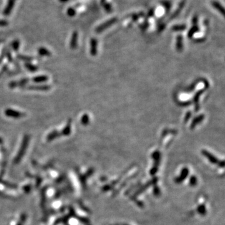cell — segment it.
Returning a JSON list of instances; mask_svg holds the SVG:
<instances>
[{"mask_svg":"<svg viewBox=\"0 0 225 225\" xmlns=\"http://www.w3.org/2000/svg\"><path fill=\"white\" fill-rule=\"evenodd\" d=\"M209 6L211 9L216 11L223 18L224 17V7L223 4L219 0H210Z\"/></svg>","mask_w":225,"mask_h":225,"instance_id":"6da1fadb","label":"cell"},{"mask_svg":"<svg viewBox=\"0 0 225 225\" xmlns=\"http://www.w3.org/2000/svg\"><path fill=\"white\" fill-rule=\"evenodd\" d=\"M118 17H116V16L111 17V18H109V20H108L106 21H104V23L101 24V25H100L99 26H98L97 28H96L95 31L98 33H101L106 29H107V28L113 26L114 24L118 22Z\"/></svg>","mask_w":225,"mask_h":225,"instance_id":"7a4b0ae2","label":"cell"},{"mask_svg":"<svg viewBox=\"0 0 225 225\" xmlns=\"http://www.w3.org/2000/svg\"><path fill=\"white\" fill-rule=\"evenodd\" d=\"M100 5L103 10L107 13H112L115 9L114 0H100Z\"/></svg>","mask_w":225,"mask_h":225,"instance_id":"3957f363","label":"cell"},{"mask_svg":"<svg viewBox=\"0 0 225 225\" xmlns=\"http://www.w3.org/2000/svg\"><path fill=\"white\" fill-rule=\"evenodd\" d=\"M4 114L8 117H10L13 118H20L25 116V114L22 112L18 111L17 110H14L13 109H6L4 111Z\"/></svg>","mask_w":225,"mask_h":225,"instance_id":"277c9868","label":"cell"},{"mask_svg":"<svg viewBox=\"0 0 225 225\" xmlns=\"http://www.w3.org/2000/svg\"><path fill=\"white\" fill-rule=\"evenodd\" d=\"M30 79L28 78H24L21 79L20 81H12L10 83H9V87L11 88H15L17 87H25L26 84L28 83Z\"/></svg>","mask_w":225,"mask_h":225,"instance_id":"5b68a950","label":"cell"},{"mask_svg":"<svg viewBox=\"0 0 225 225\" xmlns=\"http://www.w3.org/2000/svg\"><path fill=\"white\" fill-rule=\"evenodd\" d=\"M27 89L36 91H48L51 89V86L49 85H30L26 87Z\"/></svg>","mask_w":225,"mask_h":225,"instance_id":"8992f818","label":"cell"},{"mask_svg":"<svg viewBox=\"0 0 225 225\" xmlns=\"http://www.w3.org/2000/svg\"><path fill=\"white\" fill-rule=\"evenodd\" d=\"M91 48L90 53L92 56H96L97 54V48H98V41L95 38H92L90 41Z\"/></svg>","mask_w":225,"mask_h":225,"instance_id":"52a82bcc","label":"cell"},{"mask_svg":"<svg viewBox=\"0 0 225 225\" xmlns=\"http://www.w3.org/2000/svg\"><path fill=\"white\" fill-rule=\"evenodd\" d=\"M200 31V28L198 26V23L196 25H192V26L190 28V30L188 32V37L189 38H192L193 36L198 32Z\"/></svg>","mask_w":225,"mask_h":225,"instance_id":"ba28073f","label":"cell"},{"mask_svg":"<svg viewBox=\"0 0 225 225\" xmlns=\"http://www.w3.org/2000/svg\"><path fill=\"white\" fill-rule=\"evenodd\" d=\"M204 114H201V115H199L197 117H196L195 118H194L192 123H191V126H190V128L191 129V130L194 129L198 124L202 123L204 119Z\"/></svg>","mask_w":225,"mask_h":225,"instance_id":"9c48e42d","label":"cell"},{"mask_svg":"<svg viewBox=\"0 0 225 225\" xmlns=\"http://www.w3.org/2000/svg\"><path fill=\"white\" fill-rule=\"evenodd\" d=\"M70 48L71 49H75L77 47L78 45V33L77 32H74L73 34L72 35V37H71V40L70 41Z\"/></svg>","mask_w":225,"mask_h":225,"instance_id":"30bf717a","label":"cell"},{"mask_svg":"<svg viewBox=\"0 0 225 225\" xmlns=\"http://www.w3.org/2000/svg\"><path fill=\"white\" fill-rule=\"evenodd\" d=\"M186 28H187V25L186 24H178L172 26L171 30L174 32H181L185 31Z\"/></svg>","mask_w":225,"mask_h":225,"instance_id":"8fae6325","label":"cell"},{"mask_svg":"<svg viewBox=\"0 0 225 225\" xmlns=\"http://www.w3.org/2000/svg\"><path fill=\"white\" fill-rule=\"evenodd\" d=\"M183 38L179 35L176 37V48L178 51H181L183 48Z\"/></svg>","mask_w":225,"mask_h":225,"instance_id":"7c38bea8","label":"cell"},{"mask_svg":"<svg viewBox=\"0 0 225 225\" xmlns=\"http://www.w3.org/2000/svg\"><path fill=\"white\" fill-rule=\"evenodd\" d=\"M71 120L70 119L69 121L67 123L66 126L62 130L61 133H60L61 135H63V136H68L71 133Z\"/></svg>","mask_w":225,"mask_h":225,"instance_id":"4fadbf2b","label":"cell"},{"mask_svg":"<svg viewBox=\"0 0 225 225\" xmlns=\"http://www.w3.org/2000/svg\"><path fill=\"white\" fill-rule=\"evenodd\" d=\"M48 79V77L46 75H42V76H35V77L32 78V81L33 82L39 83H43L46 82Z\"/></svg>","mask_w":225,"mask_h":225,"instance_id":"5bb4252c","label":"cell"},{"mask_svg":"<svg viewBox=\"0 0 225 225\" xmlns=\"http://www.w3.org/2000/svg\"><path fill=\"white\" fill-rule=\"evenodd\" d=\"M38 54H39L40 55L43 56H50L51 55V52L48 50H47L46 48L43 47L40 48L38 49Z\"/></svg>","mask_w":225,"mask_h":225,"instance_id":"9a60e30c","label":"cell"},{"mask_svg":"<svg viewBox=\"0 0 225 225\" xmlns=\"http://www.w3.org/2000/svg\"><path fill=\"white\" fill-rule=\"evenodd\" d=\"M204 92V89H201L199 90V92H198L197 93H196L194 97V103L196 104V111H198V101H199V98L200 97L201 94H202Z\"/></svg>","mask_w":225,"mask_h":225,"instance_id":"2e32d148","label":"cell"},{"mask_svg":"<svg viewBox=\"0 0 225 225\" xmlns=\"http://www.w3.org/2000/svg\"><path fill=\"white\" fill-rule=\"evenodd\" d=\"M15 3V0H9V2L8 3V6L6 7V9L4 10V15H8L9 13L11 12V9L13 7V4Z\"/></svg>","mask_w":225,"mask_h":225,"instance_id":"e0dca14e","label":"cell"},{"mask_svg":"<svg viewBox=\"0 0 225 225\" xmlns=\"http://www.w3.org/2000/svg\"><path fill=\"white\" fill-rule=\"evenodd\" d=\"M60 135H61L60 133H59L58 131H57L55 130V131H52L51 133L49 134L48 135V136H47V140H48V141H51V140H53V139L56 138L57 137H58V136H61Z\"/></svg>","mask_w":225,"mask_h":225,"instance_id":"ac0fdd59","label":"cell"},{"mask_svg":"<svg viewBox=\"0 0 225 225\" xmlns=\"http://www.w3.org/2000/svg\"><path fill=\"white\" fill-rule=\"evenodd\" d=\"M25 67L26 68V69L28 70H29L30 71H31V72H35V71H36L38 69V66H35V65H33L30 63H25Z\"/></svg>","mask_w":225,"mask_h":225,"instance_id":"d6986e66","label":"cell"},{"mask_svg":"<svg viewBox=\"0 0 225 225\" xmlns=\"http://www.w3.org/2000/svg\"><path fill=\"white\" fill-rule=\"evenodd\" d=\"M81 122L84 126L87 125V124L89 123V118L87 114H84V115L82 116V118H81Z\"/></svg>","mask_w":225,"mask_h":225,"instance_id":"ffe728a7","label":"cell"},{"mask_svg":"<svg viewBox=\"0 0 225 225\" xmlns=\"http://www.w3.org/2000/svg\"><path fill=\"white\" fill-rule=\"evenodd\" d=\"M18 58L22 61H31L33 60V58H31V57L23 56V55H18Z\"/></svg>","mask_w":225,"mask_h":225,"instance_id":"44dd1931","label":"cell"},{"mask_svg":"<svg viewBox=\"0 0 225 225\" xmlns=\"http://www.w3.org/2000/svg\"><path fill=\"white\" fill-rule=\"evenodd\" d=\"M12 47L14 50L17 51L19 48V47H20V41L18 40H16L14 41L12 44Z\"/></svg>","mask_w":225,"mask_h":225,"instance_id":"7402d4cb","label":"cell"},{"mask_svg":"<svg viewBox=\"0 0 225 225\" xmlns=\"http://www.w3.org/2000/svg\"><path fill=\"white\" fill-rule=\"evenodd\" d=\"M191 112L189 111V112H188L187 113H186L185 118V123L187 122L189 120V119L191 118Z\"/></svg>","mask_w":225,"mask_h":225,"instance_id":"603a6c76","label":"cell"},{"mask_svg":"<svg viewBox=\"0 0 225 225\" xmlns=\"http://www.w3.org/2000/svg\"><path fill=\"white\" fill-rule=\"evenodd\" d=\"M8 22L4 20H0V26H7Z\"/></svg>","mask_w":225,"mask_h":225,"instance_id":"cb8c5ba5","label":"cell"},{"mask_svg":"<svg viewBox=\"0 0 225 225\" xmlns=\"http://www.w3.org/2000/svg\"><path fill=\"white\" fill-rule=\"evenodd\" d=\"M161 1H172L173 0H161Z\"/></svg>","mask_w":225,"mask_h":225,"instance_id":"d4e9b609","label":"cell"}]
</instances>
